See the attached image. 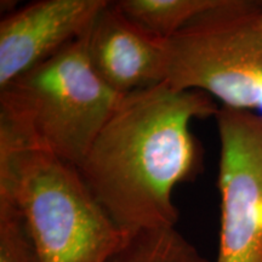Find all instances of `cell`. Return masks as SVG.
Here are the masks:
<instances>
[{
    "mask_svg": "<svg viewBox=\"0 0 262 262\" xmlns=\"http://www.w3.org/2000/svg\"><path fill=\"white\" fill-rule=\"evenodd\" d=\"M0 194L24 217L39 262H107L124 232L77 166L0 136Z\"/></svg>",
    "mask_w": 262,
    "mask_h": 262,
    "instance_id": "obj_3",
    "label": "cell"
},
{
    "mask_svg": "<svg viewBox=\"0 0 262 262\" xmlns=\"http://www.w3.org/2000/svg\"><path fill=\"white\" fill-rule=\"evenodd\" d=\"M216 262H262V114L221 106Z\"/></svg>",
    "mask_w": 262,
    "mask_h": 262,
    "instance_id": "obj_5",
    "label": "cell"
},
{
    "mask_svg": "<svg viewBox=\"0 0 262 262\" xmlns=\"http://www.w3.org/2000/svg\"><path fill=\"white\" fill-rule=\"evenodd\" d=\"M219 110L210 95L166 83L120 100L78 168L118 227L129 234L175 227L173 189L203 169V148L191 124Z\"/></svg>",
    "mask_w": 262,
    "mask_h": 262,
    "instance_id": "obj_1",
    "label": "cell"
},
{
    "mask_svg": "<svg viewBox=\"0 0 262 262\" xmlns=\"http://www.w3.org/2000/svg\"><path fill=\"white\" fill-rule=\"evenodd\" d=\"M0 262H39L18 209L0 194Z\"/></svg>",
    "mask_w": 262,
    "mask_h": 262,
    "instance_id": "obj_10",
    "label": "cell"
},
{
    "mask_svg": "<svg viewBox=\"0 0 262 262\" xmlns=\"http://www.w3.org/2000/svg\"><path fill=\"white\" fill-rule=\"evenodd\" d=\"M261 12L257 0H217L164 40V83L202 91L224 107L262 112Z\"/></svg>",
    "mask_w": 262,
    "mask_h": 262,
    "instance_id": "obj_4",
    "label": "cell"
},
{
    "mask_svg": "<svg viewBox=\"0 0 262 262\" xmlns=\"http://www.w3.org/2000/svg\"><path fill=\"white\" fill-rule=\"evenodd\" d=\"M107 262H210L175 227L131 233Z\"/></svg>",
    "mask_w": 262,
    "mask_h": 262,
    "instance_id": "obj_9",
    "label": "cell"
},
{
    "mask_svg": "<svg viewBox=\"0 0 262 262\" xmlns=\"http://www.w3.org/2000/svg\"><path fill=\"white\" fill-rule=\"evenodd\" d=\"M86 49L94 71L120 96L165 79L164 40L131 22L114 2L108 0L94 19Z\"/></svg>",
    "mask_w": 262,
    "mask_h": 262,
    "instance_id": "obj_7",
    "label": "cell"
},
{
    "mask_svg": "<svg viewBox=\"0 0 262 262\" xmlns=\"http://www.w3.org/2000/svg\"><path fill=\"white\" fill-rule=\"evenodd\" d=\"M88 33L0 89V136L77 168L124 97L90 64Z\"/></svg>",
    "mask_w": 262,
    "mask_h": 262,
    "instance_id": "obj_2",
    "label": "cell"
},
{
    "mask_svg": "<svg viewBox=\"0 0 262 262\" xmlns=\"http://www.w3.org/2000/svg\"><path fill=\"white\" fill-rule=\"evenodd\" d=\"M258 27H260L261 33H262V12H261V15H260V18H258Z\"/></svg>",
    "mask_w": 262,
    "mask_h": 262,
    "instance_id": "obj_11",
    "label": "cell"
},
{
    "mask_svg": "<svg viewBox=\"0 0 262 262\" xmlns=\"http://www.w3.org/2000/svg\"><path fill=\"white\" fill-rule=\"evenodd\" d=\"M217 0H119L117 8L153 37L166 40L216 5Z\"/></svg>",
    "mask_w": 262,
    "mask_h": 262,
    "instance_id": "obj_8",
    "label": "cell"
},
{
    "mask_svg": "<svg viewBox=\"0 0 262 262\" xmlns=\"http://www.w3.org/2000/svg\"><path fill=\"white\" fill-rule=\"evenodd\" d=\"M108 0H38L0 22V89L89 31Z\"/></svg>",
    "mask_w": 262,
    "mask_h": 262,
    "instance_id": "obj_6",
    "label": "cell"
}]
</instances>
